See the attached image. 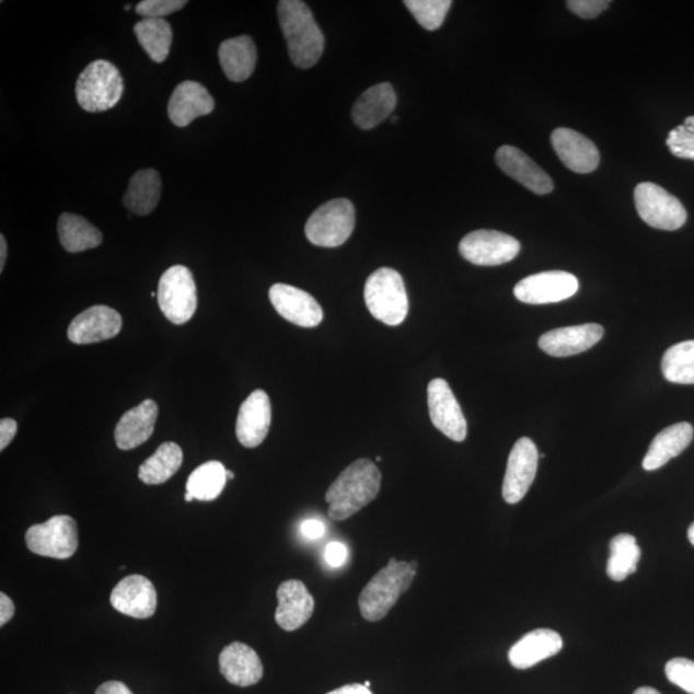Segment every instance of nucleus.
<instances>
[{
	"label": "nucleus",
	"mask_w": 694,
	"mask_h": 694,
	"mask_svg": "<svg viewBox=\"0 0 694 694\" xmlns=\"http://www.w3.org/2000/svg\"><path fill=\"white\" fill-rule=\"evenodd\" d=\"M496 160L501 172L536 195H548L555 188L551 176L527 153L516 149V147H500Z\"/></svg>",
	"instance_id": "412c9836"
},
{
	"label": "nucleus",
	"mask_w": 694,
	"mask_h": 694,
	"mask_svg": "<svg viewBox=\"0 0 694 694\" xmlns=\"http://www.w3.org/2000/svg\"><path fill=\"white\" fill-rule=\"evenodd\" d=\"M227 479V470L223 463L206 462L192 472L187 482V493L197 500H216L223 493Z\"/></svg>",
	"instance_id": "473e14b6"
},
{
	"label": "nucleus",
	"mask_w": 694,
	"mask_h": 694,
	"mask_svg": "<svg viewBox=\"0 0 694 694\" xmlns=\"http://www.w3.org/2000/svg\"><path fill=\"white\" fill-rule=\"evenodd\" d=\"M186 0H143L136 7V12L143 19H164L186 7Z\"/></svg>",
	"instance_id": "58836bf2"
},
{
	"label": "nucleus",
	"mask_w": 694,
	"mask_h": 694,
	"mask_svg": "<svg viewBox=\"0 0 694 694\" xmlns=\"http://www.w3.org/2000/svg\"><path fill=\"white\" fill-rule=\"evenodd\" d=\"M689 539H690V542L694 546V522L692 523V525L689 529Z\"/></svg>",
	"instance_id": "8fccbe9b"
},
{
	"label": "nucleus",
	"mask_w": 694,
	"mask_h": 694,
	"mask_svg": "<svg viewBox=\"0 0 694 694\" xmlns=\"http://www.w3.org/2000/svg\"><path fill=\"white\" fill-rule=\"evenodd\" d=\"M227 478L228 479H233L234 478V474L231 471H227Z\"/></svg>",
	"instance_id": "864d4df0"
},
{
	"label": "nucleus",
	"mask_w": 694,
	"mask_h": 694,
	"mask_svg": "<svg viewBox=\"0 0 694 694\" xmlns=\"http://www.w3.org/2000/svg\"><path fill=\"white\" fill-rule=\"evenodd\" d=\"M409 564H410L412 570H415L417 572L418 566H419L418 560H412V563Z\"/></svg>",
	"instance_id": "3c124183"
},
{
	"label": "nucleus",
	"mask_w": 694,
	"mask_h": 694,
	"mask_svg": "<svg viewBox=\"0 0 694 694\" xmlns=\"http://www.w3.org/2000/svg\"><path fill=\"white\" fill-rule=\"evenodd\" d=\"M634 694H661V693L657 692L655 689H651V686H640V689L635 691Z\"/></svg>",
	"instance_id": "09e8293b"
},
{
	"label": "nucleus",
	"mask_w": 694,
	"mask_h": 694,
	"mask_svg": "<svg viewBox=\"0 0 694 694\" xmlns=\"http://www.w3.org/2000/svg\"><path fill=\"white\" fill-rule=\"evenodd\" d=\"M539 462V453L534 441L521 438L516 442L508 456L504 482V498L508 505H517L525 498L533 485Z\"/></svg>",
	"instance_id": "ddd939ff"
},
{
	"label": "nucleus",
	"mask_w": 694,
	"mask_h": 694,
	"mask_svg": "<svg viewBox=\"0 0 694 694\" xmlns=\"http://www.w3.org/2000/svg\"><path fill=\"white\" fill-rule=\"evenodd\" d=\"M363 685L367 686V689H369V686H371V682H365Z\"/></svg>",
	"instance_id": "6e6d98bb"
},
{
	"label": "nucleus",
	"mask_w": 694,
	"mask_h": 694,
	"mask_svg": "<svg viewBox=\"0 0 694 694\" xmlns=\"http://www.w3.org/2000/svg\"><path fill=\"white\" fill-rule=\"evenodd\" d=\"M356 228V208L349 199L337 198L317 208L305 225L310 242L320 247H338L350 239Z\"/></svg>",
	"instance_id": "423d86ee"
},
{
	"label": "nucleus",
	"mask_w": 694,
	"mask_h": 694,
	"mask_svg": "<svg viewBox=\"0 0 694 694\" xmlns=\"http://www.w3.org/2000/svg\"><path fill=\"white\" fill-rule=\"evenodd\" d=\"M183 464V450L175 442L160 446L152 456L139 467L138 477L147 485L165 484L180 471Z\"/></svg>",
	"instance_id": "7c9ffc66"
},
{
	"label": "nucleus",
	"mask_w": 694,
	"mask_h": 694,
	"mask_svg": "<svg viewBox=\"0 0 694 694\" xmlns=\"http://www.w3.org/2000/svg\"><path fill=\"white\" fill-rule=\"evenodd\" d=\"M158 417L159 407L152 398L125 413L115 430L117 448L132 450L144 444L152 437Z\"/></svg>",
	"instance_id": "b1692460"
},
{
	"label": "nucleus",
	"mask_w": 694,
	"mask_h": 694,
	"mask_svg": "<svg viewBox=\"0 0 694 694\" xmlns=\"http://www.w3.org/2000/svg\"><path fill=\"white\" fill-rule=\"evenodd\" d=\"M27 548L35 555L68 559L79 546L78 523L70 516H55L26 531Z\"/></svg>",
	"instance_id": "1a4fd4ad"
},
{
	"label": "nucleus",
	"mask_w": 694,
	"mask_h": 694,
	"mask_svg": "<svg viewBox=\"0 0 694 694\" xmlns=\"http://www.w3.org/2000/svg\"><path fill=\"white\" fill-rule=\"evenodd\" d=\"M95 694H132L127 685L122 682L111 681L99 686Z\"/></svg>",
	"instance_id": "a18cd8bd"
},
{
	"label": "nucleus",
	"mask_w": 694,
	"mask_h": 694,
	"mask_svg": "<svg viewBox=\"0 0 694 694\" xmlns=\"http://www.w3.org/2000/svg\"><path fill=\"white\" fill-rule=\"evenodd\" d=\"M135 33L140 46L151 60L164 62L173 43V31L164 19H143L137 22Z\"/></svg>",
	"instance_id": "2f4dec72"
},
{
	"label": "nucleus",
	"mask_w": 694,
	"mask_h": 694,
	"mask_svg": "<svg viewBox=\"0 0 694 694\" xmlns=\"http://www.w3.org/2000/svg\"><path fill=\"white\" fill-rule=\"evenodd\" d=\"M220 673L229 683L250 686L262 681L264 667L255 649L241 641L227 646L219 656Z\"/></svg>",
	"instance_id": "5701e85b"
},
{
	"label": "nucleus",
	"mask_w": 694,
	"mask_h": 694,
	"mask_svg": "<svg viewBox=\"0 0 694 694\" xmlns=\"http://www.w3.org/2000/svg\"><path fill=\"white\" fill-rule=\"evenodd\" d=\"M667 144L674 157L694 161V116L669 132Z\"/></svg>",
	"instance_id": "e433bc0d"
},
{
	"label": "nucleus",
	"mask_w": 694,
	"mask_h": 694,
	"mask_svg": "<svg viewBox=\"0 0 694 694\" xmlns=\"http://www.w3.org/2000/svg\"><path fill=\"white\" fill-rule=\"evenodd\" d=\"M269 299L277 313L299 327L313 328L323 321V309L312 294L285 284L270 287Z\"/></svg>",
	"instance_id": "4468645a"
},
{
	"label": "nucleus",
	"mask_w": 694,
	"mask_h": 694,
	"mask_svg": "<svg viewBox=\"0 0 694 694\" xmlns=\"http://www.w3.org/2000/svg\"><path fill=\"white\" fill-rule=\"evenodd\" d=\"M417 572L409 563L391 558L386 567L375 574L359 595L360 614L367 622L378 623L388 616L398 598L410 588Z\"/></svg>",
	"instance_id": "7ed1b4c3"
},
{
	"label": "nucleus",
	"mask_w": 694,
	"mask_h": 694,
	"mask_svg": "<svg viewBox=\"0 0 694 694\" xmlns=\"http://www.w3.org/2000/svg\"><path fill=\"white\" fill-rule=\"evenodd\" d=\"M520 250V242L512 235L487 229L469 233L460 243L461 255L479 267H497L512 262Z\"/></svg>",
	"instance_id": "9d476101"
},
{
	"label": "nucleus",
	"mask_w": 694,
	"mask_h": 694,
	"mask_svg": "<svg viewBox=\"0 0 694 694\" xmlns=\"http://www.w3.org/2000/svg\"><path fill=\"white\" fill-rule=\"evenodd\" d=\"M347 556H349V551H347V546L343 543L332 542L327 545V548L324 550V559L331 567H339L346 563Z\"/></svg>",
	"instance_id": "a19ab883"
},
{
	"label": "nucleus",
	"mask_w": 694,
	"mask_h": 694,
	"mask_svg": "<svg viewBox=\"0 0 694 694\" xmlns=\"http://www.w3.org/2000/svg\"><path fill=\"white\" fill-rule=\"evenodd\" d=\"M277 11L292 63L300 69L313 68L323 55L324 35L312 11L301 0H280Z\"/></svg>",
	"instance_id": "f03ea898"
},
{
	"label": "nucleus",
	"mask_w": 694,
	"mask_h": 694,
	"mask_svg": "<svg viewBox=\"0 0 694 694\" xmlns=\"http://www.w3.org/2000/svg\"><path fill=\"white\" fill-rule=\"evenodd\" d=\"M564 647L560 635L551 629L530 632L509 649L508 659L512 667L525 670L557 655Z\"/></svg>",
	"instance_id": "393cba45"
},
{
	"label": "nucleus",
	"mask_w": 694,
	"mask_h": 694,
	"mask_svg": "<svg viewBox=\"0 0 694 694\" xmlns=\"http://www.w3.org/2000/svg\"><path fill=\"white\" fill-rule=\"evenodd\" d=\"M124 10H125V11H130V10H131V7H130V5H125V7H124Z\"/></svg>",
	"instance_id": "5fc2aeb1"
},
{
	"label": "nucleus",
	"mask_w": 694,
	"mask_h": 694,
	"mask_svg": "<svg viewBox=\"0 0 694 694\" xmlns=\"http://www.w3.org/2000/svg\"><path fill=\"white\" fill-rule=\"evenodd\" d=\"M603 335L601 324H580L546 332L539 338V347L551 357H571L592 349L601 342Z\"/></svg>",
	"instance_id": "f3484780"
},
{
	"label": "nucleus",
	"mask_w": 694,
	"mask_h": 694,
	"mask_svg": "<svg viewBox=\"0 0 694 694\" xmlns=\"http://www.w3.org/2000/svg\"><path fill=\"white\" fill-rule=\"evenodd\" d=\"M301 531L304 536L314 541V539H320L326 533V527L321 521L306 520L302 522Z\"/></svg>",
	"instance_id": "37998d69"
},
{
	"label": "nucleus",
	"mask_w": 694,
	"mask_h": 694,
	"mask_svg": "<svg viewBox=\"0 0 694 694\" xmlns=\"http://www.w3.org/2000/svg\"><path fill=\"white\" fill-rule=\"evenodd\" d=\"M184 499H186V501H188V504H189V501L194 500L195 498H194V496H192V494L186 493V497H184Z\"/></svg>",
	"instance_id": "603ef678"
},
{
	"label": "nucleus",
	"mask_w": 694,
	"mask_h": 694,
	"mask_svg": "<svg viewBox=\"0 0 694 694\" xmlns=\"http://www.w3.org/2000/svg\"><path fill=\"white\" fill-rule=\"evenodd\" d=\"M634 199L640 219L661 231H676L685 224L689 217L683 204L659 184H638L634 190Z\"/></svg>",
	"instance_id": "6e6552de"
},
{
	"label": "nucleus",
	"mask_w": 694,
	"mask_h": 694,
	"mask_svg": "<svg viewBox=\"0 0 694 694\" xmlns=\"http://www.w3.org/2000/svg\"><path fill=\"white\" fill-rule=\"evenodd\" d=\"M18 433V423L12 418H3L0 420V450L11 444V441Z\"/></svg>",
	"instance_id": "79ce46f5"
},
{
	"label": "nucleus",
	"mask_w": 694,
	"mask_h": 694,
	"mask_svg": "<svg viewBox=\"0 0 694 694\" xmlns=\"http://www.w3.org/2000/svg\"><path fill=\"white\" fill-rule=\"evenodd\" d=\"M122 327V315L115 309L94 305L71 322L68 337L78 345L95 344L116 337Z\"/></svg>",
	"instance_id": "dca6fc26"
},
{
	"label": "nucleus",
	"mask_w": 694,
	"mask_h": 694,
	"mask_svg": "<svg viewBox=\"0 0 694 694\" xmlns=\"http://www.w3.org/2000/svg\"><path fill=\"white\" fill-rule=\"evenodd\" d=\"M111 604L120 614L135 618H150L158 610V592L142 575H130L115 587Z\"/></svg>",
	"instance_id": "2eb2a0df"
},
{
	"label": "nucleus",
	"mask_w": 694,
	"mask_h": 694,
	"mask_svg": "<svg viewBox=\"0 0 694 694\" xmlns=\"http://www.w3.org/2000/svg\"><path fill=\"white\" fill-rule=\"evenodd\" d=\"M568 10L581 19H595L609 9V0H568Z\"/></svg>",
	"instance_id": "ea45409f"
},
{
	"label": "nucleus",
	"mask_w": 694,
	"mask_h": 694,
	"mask_svg": "<svg viewBox=\"0 0 694 694\" xmlns=\"http://www.w3.org/2000/svg\"><path fill=\"white\" fill-rule=\"evenodd\" d=\"M427 403L432 424L440 432L456 442L466 440L467 420L446 380L435 379L428 383Z\"/></svg>",
	"instance_id": "f8f14e48"
},
{
	"label": "nucleus",
	"mask_w": 694,
	"mask_h": 694,
	"mask_svg": "<svg viewBox=\"0 0 694 694\" xmlns=\"http://www.w3.org/2000/svg\"><path fill=\"white\" fill-rule=\"evenodd\" d=\"M396 103L393 85L389 83L373 85L354 103L352 120L360 129H373L394 113Z\"/></svg>",
	"instance_id": "a878e982"
},
{
	"label": "nucleus",
	"mask_w": 694,
	"mask_h": 694,
	"mask_svg": "<svg viewBox=\"0 0 694 694\" xmlns=\"http://www.w3.org/2000/svg\"><path fill=\"white\" fill-rule=\"evenodd\" d=\"M124 92L122 73L105 60L88 65L77 81V100L88 113H103L119 103Z\"/></svg>",
	"instance_id": "39448f33"
},
{
	"label": "nucleus",
	"mask_w": 694,
	"mask_h": 694,
	"mask_svg": "<svg viewBox=\"0 0 694 694\" xmlns=\"http://www.w3.org/2000/svg\"><path fill=\"white\" fill-rule=\"evenodd\" d=\"M14 603L11 598L4 593L0 594V626H4L11 622L14 615Z\"/></svg>",
	"instance_id": "c03bdc74"
},
{
	"label": "nucleus",
	"mask_w": 694,
	"mask_h": 694,
	"mask_svg": "<svg viewBox=\"0 0 694 694\" xmlns=\"http://www.w3.org/2000/svg\"><path fill=\"white\" fill-rule=\"evenodd\" d=\"M551 142L559 160L571 172L589 174L600 165V151L592 140L578 131L558 128L552 132Z\"/></svg>",
	"instance_id": "6ab92c4d"
},
{
	"label": "nucleus",
	"mask_w": 694,
	"mask_h": 694,
	"mask_svg": "<svg viewBox=\"0 0 694 694\" xmlns=\"http://www.w3.org/2000/svg\"><path fill=\"white\" fill-rule=\"evenodd\" d=\"M327 694H373L363 684H347Z\"/></svg>",
	"instance_id": "49530a36"
},
{
	"label": "nucleus",
	"mask_w": 694,
	"mask_h": 694,
	"mask_svg": "<svg viewBox=\"0 0 694 694\" xmlns=\"http://www.w3.org/2000/svg\"><path fill=\"white\" fill-rule=\"evenodd\" d=\"M693 435V427L689 423L663 428L649 446L644 460V469L655 471L663 467L664 464L682 454L690 447Z\"/></svg>",
	"instance_id": "bb28decb"
},
{
	"label": "nucleus",
	"mask_w": 694,
	"mask_h": 694,
	"mask_svg": "<svg viewBox=\"0 0 694 694\" xmlns=\"http://www.w3.org/2000/svg\"><path fill=\"white\" fill-rule=\"evenodd\" d=\"M57 229L62 247L71 254L99 247L103 240L99 228L76 213H62L58 219Z\"/></svg>",
	"instance_id": "c756f323"
},
{
	"label": "nucleus",
	"mask_w": 694,
	"mask_h": 694,
	"mask_svg": "<svg viewBox=\"0 0 694 694\" xmlns=\"http://www.w3.org/2000/svg\"><path fill=\"white\" fill-rule=\"evenodd\" d=\"M219 61L229 80L234 83L247 80L253 76L257 62L254 41L247 35H242L221 43Z\"/></svg>",
	"instance_id": "cd10ccee"
},
{
	"label": "nucleus",
	"mask_w": 694,
	"mask_h": 694,
	"mask_svg": "<svg viewBox=\"0 0 694 694\" xmlns=\"http://www.w3.org/2000/svg\"><path fill=\"white\" fill-rule=\"evenodd\" d=\"M216 102L203 84L197 81H183L170 97L167 114L176 127L186 128L197 117L210 115Z\"/></svg>",
	"instance_id": "4be33fe9"
},
{
	"label": "nucleus",
	"mask_w": 694,
	"mask_h": 694,
	"mask_svg": "<svg viewBox=\"0 0 694 694\" xmlns=\"http://www.w3.org/2000/svg\"><path fill=\"white\" fill-rule=\"evenodd\" d=\"M663 378L681 385H694V339L671 346L662 358Z\"/></svg>",
	"instance_id": "f704fd0d"
},
{
	"label": "nucleus",
	"mask_w": 694,
	"mask_h": 694,
	"mask_svg": "<svg viewBox=\"0 0 694 694\" xmlns=\"http://www.w3.org/2000/svg\"><path fill=\"white\" fill-rule=\"evenodd\" d=\"M160 197L161 180L159 173L154 169H143L131 176L123 203L129 211L143 217L157 209Z\"/></svg>",
	"instance_id": "c85d7f7f"
},
{
	"label": "nucleus",
	"mask_w": 694,
	"mask_h": 694,
	"mask_svg": "<svg viewBox=\"0 0 694 694\" xmlns=\"http://www.w3.org/2000/svg\"><path fill=\"white\" fill-rule=\"evenodd\" d=\"M669 682L686 693L694 694V662L683 657L670 660L664 668Z\"/></svg>",
	"instance_id": "4c0bfd02"
},
{
	"label": "nucleus",
	"mask_w": 694,
	"mask_h": 694,
	"mask_svg": "<svg viewBox=\"0 0 694 694\" xmlns=\"http://www.w3.org/2000/svg\"><path fill=\"white\" fill-rule=\"evenodd\" d=\"M639 559L640 550L637 539L631 534L616 535L610 543L608 563L610 579L614 581L625 580L627 576L637 571Z\"/></svg>",
	"instance_id": "72a5a7b5"
},
{
	"label": "nucleus",
	"mask_w": 694,
	"mask_h": 694,
	"mask_svg": "<svg viewBox=\"0 0 694 694\" xmlns=\"http://www.w3.org/2000/svg\"><path fill=\"white\" fill-rule=\"evenodd\" d=\"M418 24L428 32L438 31L452 9L450 0H407L404 2Z\"/></svg>",
	"instance_id": "c9c22d12"
},
{
	"label": "nucleus",
	"mask_w": 694,
	"mask_h": 694,
	"mask_svg": "<svg viewBox=\"0 0 694 694\" xmlns=\"http://www.w3.org/2000/svg\"><path fill=\"white\" fill-rule=\"evenodd\" d=\"M7 251H9V247H7V241L2 234L0 235V271H3L5 267Z\"/></svg>",
	"instance_id": "de8ad7c7"
},
{
	"label": "nucleus",
	"mask_w": 694,
	"mask_h": 694,
	"mask_svg": "<svg viewBox=\"0 0 694 694\" xmlns=\"http://www.w3.org/2000/svg\"><path fill=\"white\" fill-rule=\"evenodd\" d=\"M271 425V404L269 396L263 390H256L239 412L235 435L245 448H256L267 439Z\"/></svg>",
	"instance_id": "a211bd4d"
},
{
	"label": "nucleus",
	"mask_w": 694,
	"mask_h": 694,
	"mask_svg": "<svg viewBox=\"0 0 694 694\" xmlns=\"http://www.w3.org/2000/svg\"><path fill=\"white\" fill-rule=\"evenodd\" d=\"M278 608L276 622L286 632L304 626L313 616L315 601L304 582L287 580L277 590Z\"/></svg>",
	"instance_id": "aec40b11"
},
{
	"label": "nucleus",
	"mask_w": 694,
	"mask_h": 694,
	"mask_svg": "<svg viewBox=\"0 0 694 694\" xmlns=\"http://www.w3.org/2000/svg\"><path fill=\"white\" fill-rule=\"evenodd\" d=\"M366 305L375 320L398 326L409 312V300L404 279L391 268H381L368 277L365 287Z\"/></svg>",
	"instance_id": "20e7f679"
},
{
	"label": "nucleus",
	"mask_w": 694,
	"mask_h": 694,
	"mask_svg": "<svg viewBox=\"0 0 694 694\" xmlns=\"http://www.w3.org/2000/svg\"><path fill=\"white\" fill-rule=\"evenodd\" d=\"M578 290L579 280L571 273L552 270L520 280L514 287V297L531 305L555 304L572 298Z\"/></svg>",
	"instance_id": "9b49d317"
},
{
	"label": "nucleus",
	"mask_w": 694,
	"mask_h": 694,
	"mask_svg": "<svg viewBox=\"0 0 694 694\" xmlns=\"http://www.w3.org/2000/svg\"><path fill=\"white\" fill-rule=\"evenodd\" d=\"M381 472L372 461L358 460L342 472L326 493L331 520L344 521L378 498Z\"/></svg>",
	"instance_id": "f257e3e1"
},
{
	"label": "nucleus",
	"mask_w": 694,
	"mask_h": 694,
	"mask_svg": "<svg viewBox=\"0 0 694 694\" xmlns=\"http://www.w3.org/2000/svg\"><path fill=\"white\" fill-rule=\"evenodd\" d=\"M158 301L166 320L174 324L187 323L197 310V287L192 271L174 265L160 278Z\"/></svg>",
	"instance_id": "0eeeda50"
}]
</instances>
